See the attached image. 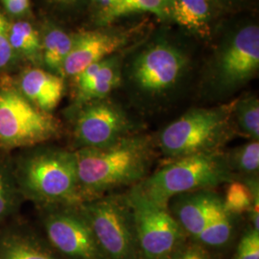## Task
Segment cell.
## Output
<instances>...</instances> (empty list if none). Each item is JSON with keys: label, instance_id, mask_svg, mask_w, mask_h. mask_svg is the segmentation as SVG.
Instances as JSON below:
<instances>
[{"label": "cell", "instance_id": "6da1fadb", "mask_svg": "<svg viewBox=\"0 0 259 259\" xmlns=\"http://www.w3.org/2000/svg\"><path fill=\"white\" fill-rule=\"evenodd\" d=\"M73 152L83 203L144 180L152 163L153 143L148 136L133 134L109 146Z\"/></svg>", "mask_w": 259, "mask_h": 259}, {"label": "cell", "instance_id": "7a4b0ae2", "mask_svg": "<svg viewBox=\"0 0 259 259\" xmlns=\"http://www.w3.org/2000/svg\"><path fill=\"white\" fill-rule=\"evenodd\" d=\"M11 162L22 199L38 208L83 203L73 151L44 144L24 149Z\"/></svg>", "mask_w": 259, "mask_h": 259}, {"label": "cell", "instance_id": "3957f363", "mask_svg": "<svg viewBox=\"0 0 259 259\" xmlns=\"http://www.w3.org/2000/svg\"><path fill=\"white\" fill-rule=\"evenodd\" d=\"M234 177L222 152L202 153L171 159L161 169L134 185L131 191L152 204L169 207V202L179 195L228 184Z\"/></svg>", "mask_w": 259, "mask_h": 259}, {"label": "cell", "instance_id": "277c9868", "mask_svg": "<svg viewBox=\"0 0 259 259\" xmlns=\"http://www.w3.org/2000/svg\"><path fill=\"white\" fill-rule=\"evenodd\" d=\"M190 56L176 40L165 36L150 39L134 52L122 79L140 99L157 101L171 95L184 82L190 68Z\"/></svg>", "mask_w": 259, "mask_h": 259}, {"label": "cell", "instance_id": "5b68a950", "mask_svg": "<svg viewBox=\"0 0 259 259\" xmlns=\"http://www.w3.org/2000/svg\"><path fill=\"white\" fill-rule=\"evenodd\" d=\"M234 101L215 108H196L170 123L158 137V147L169 159L220 151L232 128Z\"/></svg>", "mask_w": 259, "mask_h": 259}, {"label": "cell", "instance_id": "8992f818", "mask_svg": "<svg viewBox=\"0 0 259 259\" xmlns=\"http://www.w3.org/2000/svg\"><path fill=\"white\" fill-rule=\"evenodd\" d=\"M61 124L51 113L40 111L10 82L0 84V148H32L57 139Z\"/></svg>", "mask_w": 259, "mask_h": 259}, {"label": "cell", "instance_id": "52a82bcc", "mask_svg": "<svg viewBox=\"0 0 259 259\" xmlns=\"http://www.w3.org/2000/svg\"><path fill=\"white\" fill-rule=\"evenodd\" d=\"M78 206L106 259H137L139 247L127 196H102Z\"/></svg>", "mask_w": 259, "mask_h": 259}, {"label": "cell", "instance_id": "ba28073f", "mask_svg": "<svg viewBox=\"0 0 259 259\" xmlns=\"http://www.w3.org/2000/svg\"><path fill=\"white\" fill-rule=\"evenodd\" d=\"M259 69V28L245 23L230 31L213 55L209 78L214 92L223 95L239 90Z\"/></svg>", "mask_w": 259, "mask_h": 259}, {"label": "cell", "instance_id": "9c48e42d", "mask_svg": "<svg viewBox=\"0 0 259 259\" xmlns=\"http://www.w3.org/2000/svg\"><path fill=\"white\" fill-rule=\"evenodd\" d=\"M134 215L139 250L146 259H166L181 247L185 232L169 207L152 204L130 191L126 195Z\"/></svg>", "mask_w": 259, "mask_h": 259}, {"label": "cell", "instance_id": "30bf717a", "mask_svg": "<svg viewBox=\"0 0 259 259\" xmlns=\"http://www.w3.org/2000/svg\"><path fill=\"white\" fill-rule=\"evenodd\" d=\"M46 239L66 259H106L78 205L40 207Z\"/></svg>", "mask_w": 259, "mask_h": 259}, {"label": "cell", "instance_id": "8fae6325", "mask_svg": "<svg viewBox=\"0 0 259 259\" xmlns=\"http://www.w3.org/2000/svg\"><path fill=\"white\" fill-rule=\"evenodd\" d=\"M133 129L134 124L126 111L108 97L79 107L73 140L76 149L100 148L133 135Z\"/></svg>", "mask_w": 259, "mask_h": 259}, {"label": "cell", "instance_id": "7c38bea8", "mask_svg": "<svg viewBox=\"0 0 259 259\" xmlns=\"http://www.w3.org/2000/svg\"><path fill=\"white\" fill-rule=\"evenodd\" d=\"M132 33L125 30H93L74 35L73 47L63 67L64 78H74L88 66L117 54L129 44Z\"/></svg>", "mask_w": 259, "mask_h": 259}, {"label": "cell", "instance_id": "4fadbf2b", "mask_svg": "<svg viewBox=\"0 0 259 259\" xmlns=\"http://www.w3.org/2000/svg\"><path fill=\"white\" fill-rule=\"evenodd\" d=\"M0 259H66L22 219L0 225Z\"/></svg>", "mask_w": 259, "mask_h": 259}, {"label": "cell", "instance_id": "5bb4252c", "mask_svg": "<svg viewBox=\"0 0 259 259\" xmlns=\"http://www.w3.org/2000/svg\"><path fill=\"white\" fill-rule=\"evenodd\" d=\"M122 70L123 58L117 54L88 66L73 78L76 105L108 98L122 83Z\"/></svg>", "mask_w": 259, "mask_h": 259}, {"label": "cell", "instance_id": "9a60e30c", "mask_svg": "<svg viewBox=\"0 0 259 259\" xmlns=\"http://www.w3.org/2000/svg\"><path fill=\"white\" fill-rule=\"evenodd\" d=\"M16 87L29 102L47 113L59 106L65 92V78L39 67L21 73Z\"/></svg>", "mask_w": 259, "mask_h": 259}, {"label": "cell", "instance_id": "2e32d148", "mask_svg": "<svg viewBox=\"0 0 259 259\" xmlns=\"http://www.w3.org/2000/svg\"><path fill=\"white\" fill-rule=\"evenodd\" d=\"M217 11L210 0H171V19L201 38L211 36Z\"/></svg>", "mask_w": 259, "mask_h": 259}, {"label": "cell", "instance_id": "e0dca14e", "mask_svg": "<svg viewBox=\"0 0 259 259\" xmlns=\"http://www.w3.org/2000/svg\"><path fill=\"white\" fill-rule=\"evenodd\" d=\"M212 191L199 190L179 195L174 199L172 214L184 232L195 239L203 232L208 219Z\"/></svg>", "mask_w": 259, "mask_h": 259}, {"label": "cell", "instance_id": "ac0fdd59", "mask_svg": "<svg viewBox=\"0 0 259 259\" xmlns=\"http://www.w3.org/2000/svg\"><path fill=\"white\" fill-rule=\"evenodd\" d=\"M232 232V215L225 208L222 198L213 192L207 222L196 240L205 246L221 247L230 241Z\"/></svg>", "mask_w": 259, "mask_h": 259}, {"label": "cell", "instance_id": "d6986e66", "mask_svg": "<svg viewBox=\"0 0 259 259\" xmlns=\"http://www.w3.org/2000/svg\"><path fill=\"white\" fill-rule=\"evenodd\" d=\"M73 39L74 35L57 26L45 31L41 36V63L48 71L63 77V67L73 47Z\"/></svg>", "mask_w": 259, "mask_h": 259}, {"label": "cell", "instance_id": "ffe728a7", "mask_svg": "<svg viewBox=\"0 0 259 259\" xmlns=\"http://www.w3.org/2000/svg\"><path fill=\"white\" fill-rule=\"evenodd\" d=\"M139 13H151L162 20L171 19V0H119L96 23L107 26L116 19Z\"/></svg>", "mask_w": 259, "mask_h": 259}, {"label": "cell", "instance_id": "44dd1931", "mask_svg": "<svg viewBox=\"0 0 259 259\" xmlns=\"http://www.w3.org/2000/svg\"><path fill=\"white\" fill-rule=\"evenodd\" d=\"M9 36L15 56L35 65L41 63V36L30 22L19 20L10 23Z\"/></svg>", "mask_w": 259, "mask_h": 259}, {"label": "cell", "instance_id": "7402d4cb", "mask_svg": "<svg viewBox=\"0 0 259 259\" xmlns=\"http://www.w3.org/2000/svg\"><path fill=\"white\" fill-rule=\"evenodd\" d=\"M257 200L258 179H250L246 182L233 180L228 183L223 203L227 211L234 216L249 212L253 203Z\"/></svg>", "mask_w": 259, "mask_h": 259}, {"label": "cell", "instance_id": "603a6c76", "mask_svg": "<svg viewBox=\"0 0 259 259\" xmlns=\"http://www.w3.org/2000/svg\"><path fill=\"white\" fill-rule=\"evenodd\" d=\"M21 199L11 158H0V225L15 217Z\"/></svg>", "mask_w": 259, "mask_h": 259}, {"label": "cell", "instance_id": "cb8c5ba5", "mask_svg": "<svg viewBox=\"0 0 259 259\" xmlns=\"http://www.w3.org/2000/svg\"><path fill=\"white\" fill-rule=\"evenodd\" d=\"M232 122L243 135L252 140H258L259 101L256 96L249 95L234 101Z\"/></svg>", "mask_w": 259, "mask_h": 259}, {"label": "cell", "instance_id": "d4e9b609", "mask_svg": "<svg viewBox=\"0 0 259 259\" xmlns=\"http://www.w3.org/2000/svg\"><path fill=\"white\" fill-rule=\"evenodd\" d=\"M226 157L233 174L238 172L241 175L255 179L259 169L258 140H251L249 143L233 149Z\"/></svg>", "mask_w": 259, "mask_h": 259}, {"label": "cell", "instance_id": "484cf974", "mask_svg": "<svg viewBox=\"0 0 259 259\" xmlns=\"http://www.w3.org/2000/svg\"><path fill=\"white\" fill-rule=\"evenodd\" d=\"M9 28L8 19L0 12V72L9 68L16 58L10 42Z\"/></svg>", "mask_w": 259, "mask_h": 259}, {"label": "cell", "instance_id": "4316f807", "mask_svg": "<svg viewBox=\"0 0 259 259\" xmlns=\"http://www.w3.org/2000/svg\"><path fill=\"white\" fill-rule=\"evenodd\" d=\"M235 259H259V232L252 229L242 237Z\"/></svg>", "mask_w": 259, "mask_h": 259}, {"label": "cell", "instance_id": "83f0119b", "mask_svg": "<svg viewBox=\"0 0 259 259\" xmlns=\"http://www.w3.org/2000/svg\"><path fill=\"white\" fill-rule=\"evenodd\" d=\"M5 11L14 17H22L30 11V0H1Z\"/></svg>", "mask_w": 259, "mask_h": 259}, {"label": "cell", "instance_id": "f1b7e54d", "mask_svg": "<svg viewBox=\"0 0 259 259\" xmlns=\"http://www.w3.org/2000/svg\"><path fill=\"white\" fill-rule=\"evenodd\" d=\"M171 259H211L208 253L198 246H190L178 250Z\"/></svg>", "mask_w": 259, "mask_h": 259}, {"label": "cell", "instance_id": "f546056e", "mask_svg": "<svg viewBox=\"0 0 259 259\" xmlns=\"http://www.w3.org/2000/svg\"><path fill=\"white\" fill-rule=\"evenodd\" d=\"M92 7L95 21L104 16L109 10H111L119 0H89Z\"/></svg>", "mask_w": 259, "mask_h": 259}, {"label": "cell", "instance_id": "4dcf8cb0", "mask_svg": "<svg viewBox=\"0 0 259 259\" xmlns=\"http://www.w3.org/2000/svg\"><path fill=\"white\" fill-rule=\"evenodd\" d=\"M213 4L218 8V9L222 10H232L234 7H236L238 5V3L240 2V0H210Z\"/></svg>", "mask_w": 259, "mask_h": 259}, {"label": "cell", "instance_id": "1f68e13d", "mask_svg": "<svg viewBox=\"0 0 259 259\" xmlns=\"http://www.w3.org/2000/svg\"><path fill=\"white\" fill-rule=\"evenodd\" d=\"M51 3L60 7L65 8H75L83 4L85 0H49Z\"/></svg>", "mask_w": 259, "mask_h": 259}]
</instances>
